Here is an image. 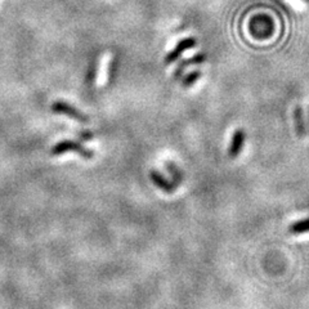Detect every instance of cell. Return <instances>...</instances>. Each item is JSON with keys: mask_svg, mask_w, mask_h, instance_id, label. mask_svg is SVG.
Segmentation results:
<instances>
[{"mask_svg": "<svg viewBox=\"0 0 309 309\" xmlns=\"http://www.w3.org/2000/svg\"><path fill=\"white\" fill-rule=\"evenodd\" d=\"M306 2H309V0H306Z\"/></svg>", "mask_w": 309, "mask_h": 309, "instance_id": "obj_13", "label": "cell"}, {"mask_svg": "<svg viewBox=\"0 0 309 309\" xmlns=\"http://www.w3.org/2000/svg\"><path fill=\"white\" fill-rule=\"evenodd\" d=\"M308 123H309V114H308Z\"/></svg>", "mask_w": 309, "mask_h": 309, "instance_id": "obj_12", "label": "cell"}, {"mask_svg": "<svg viewBox=\"0 0 309 309\" xmlns=\"http://www.w3.org/2000/svg\"><path fill=\"white\" fill-rule=\"evenodd\" d=\"M66 152H78V153L84 159H93L94 152L91 149L85 148L79 142H72V140H62L52 147L50 154L52 156H61Z\"/></svg>", "mask_w": 309, "mask_h": 309, "instance_id": "obj_1", "label": "cell"}, {"mask_svg": "<svg viewBox=\"0 0 309 309\" xmlns=\"http://www.w3.org/2000/svg\"><path fill=\"white\" fill-rule=\"evenodd\" d=\"M294 123H295V130H296L297 137L303 138L306 134L305 124H304V116H303V108L300 106H296L294 111Z\"/></svg>", "mask_w": 309, "mask_h": 309, "instance_id": "obj_7", "label": "cell"}, {"mask_svg": "<svg viewBox=\"0 0 309 309\" xmlns=\"http://www.w3.org/2000/svg\"><path fill=\"white\" fill-rule=\"evenodd\" d=\"M165 168H167L168 173L172 175V178L174 179V183L177 184V186L182 184V182H183V173L181 172V169H179L177 165H174L172 161H168L167 165H165Z\"/></svg>", "mask_w": 309, "mask_h": 309, "instance_id": "obj_8", "label": "cell"}, {"mask_svg": "<svg viewBox=\"0 0 309 309\" xmlns=\"http://www.w3.org/2000/svg\"><path fill=\"white\" fill-rule=\"evenodd\" d=\"M149 178H151L152 183H153L154 186L167 193H173L177 190V187H178L175 183H172L170 181H168L161 173L156 172V170H151V172H149Z\"/></svg>", "mask_w": 309, "mask_h": 309, "instance_id": "obj_5", "label": "cell"}, {"mask_svg": "<svg viewBox=\"0 0 309 309\" xmlns=\"http://www.w3.org/2000/svg\"><path fill=\"white\" fill-rule=\"evenodd\" d=\"M205 59H206V56H205V54H202V53H198V54L193 56L192 58L183 59V61L179 62L178 66L175 67L174 72H173V79H174V80L181 79L182 76H183L184 70H186L187 67H190V66H192V64H201V63H204Z\"/></svg>", "mask_w": 309, "mask_h": 309, "instance_id": "obj_4", "label": "cell"}, {"mask_svg": "<svg viewBox=\"0 0 309 309\" xmlns=\"http://www.w3.org/2000/svg\"><path fill=\"white\" fill-rule=\"evenodd\" d=\"M290 232L294 235L309 232V219H304V220L295 222L294 224H291V227H290Z\"/></svg>", "mask_w": 309, "mask_h": 309, "instance_id": "obj_10", "label": "cell"}, {"mask_svg": "<svg viewBox=\"0 0 309 309\" xmlns=\"http://www.w3.org/2000/svg\"><path fill=\"white\" fill-rule=\"evenodd\" d=\"M196 45H197V40H196L195 38L182 39V40H179L178 43H177V45L168 53L165 59H164V63L165 64L174 63V62H177L179 58H181V56L184 52L192 49V48H195Z\"/></svg>", "mask_w": 309, "mask_h": 309, "instance_id": "obj_3", "label": "cell"}, {"mask_svg": "<svg viewBox=\"0 0 309 309\" xmlns=\"http://www.w3.org/2000/svg\"><path fill=\"white\" fill-rule=\"evenodd\" d=\"M201 75L202 73L200 70H195V71H192V72L187 73L186 76H183V79H182V87L183 88L192 87L193 84H196L197 80H200Z\"/></svg>", "mask_w": 309, "mask_h": 309, "instance_id": "obj_9", "label": "cell"}, {"mask_svg": "<svg viewBox=\"0 0 309 309\" xmlns=\"http://www.w3.org/2000/svg\"><path fill=\"white\" fill-rule=\"evenodd\" d=\"M52 111L57 115H66V116L71 117V119L79 121V123L87 124L89 123V117L82 111H79L78 108L71 106L70 103L64 102V101H56L52 105Z\"/></svg>", "mask_w": 309, "mask_h": 309, "instance_id": "obj_2", "label": "cell"}, {"mask_svg": "<svg viewBox=\"0 0 309 309\" xmlns=\"http://www.w3.org/2000/svg\"><path fill=\"white\" fill-rule=\"evenodd\" d=\"M244 143H245V131L242 130V129H237L234 133V137H232V140H230V146L228 148L229 159H236L239 156L242 147H244Z\"/></svg>", "mask_w": 309, "mask_h": 309, "instance_id": "obj_6", "label": "cell"}, {"mask_svg": "<svg viewBox=\"0 0 309 309\" xmlns=\"http://www.w3.org/2000/svg\"><path fill=\"white\" fill-rule=\"evenodd\" d=\"M79 139L83 140V142H87V140H92L94 138V134L92 133V131L89 130H84V131H80L79 134Z\"/></svg>", "mask_w": 309, "mask_h": 309, "instance_id": "obj_11", "label": "cell"}]
</instances>
